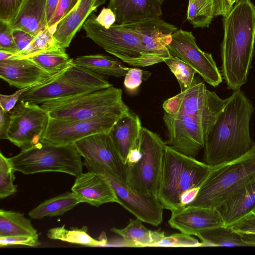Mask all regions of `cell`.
Instances as JSON below:
<instances>
[{"label": "cell", "mask_w": 255, "mask_h": 255, "mask_svg": "<svg viewBox=\"0 0 255 255\" xmlns=\"http://www.w3.org/2000/svg\"><path fill=\"white\" fill-rule=\"evenodd\" d=\"M254 111L240 89L234 91L206 137L203 162L213 166L236 159L253 146L249 131Z\"/></svg>", "instance_id": "6da1fadb"}, {"label": "cell", "mask_w": 255, "mask_h": 255, "mask_svg": "<svg viewBox=\"0 0 255 255\" xmlns=\"http://www.w3.org/2000/svg\"><path fill=\"white\" fill-rule=\"evenodd\" d=\"M223 23L221 72L227 88L234 91L247 82L252 67L255 44V5L250 0H239L223 17Z\"/></svg>", "instance_id": "7a4b0ae2"}, {"label": "cell", "mask_w": 255, "mask_h": 255, "mask_svg": "<svg viewBox=\"0 0 255 255\" xmlns=\"http://www.w3.org/2000/svg\"><path fill=\"white\" fill-rule=\"evenodd\" d=\"M211 166L166 145L157 197L171 212L184 207L196 196Z\"/></svg>", "instance_id": "3957f363"}, {"label": "cell", "mask_w": 255, "mask_h": 255, "mask_svg": "<svg viewBox=\"0 0 255 255\" xmlns=\"http://www.w3.org/2000/svg\"><path fill=\"white\" fill-rule=\"evenodd\" d=\"M255 181V143L241 157L211 166L194 199L188 205L215 209Z\"/></svg>", "instance_id": "277c9868"}, {"label": "cell", "mask_w": 255, "mask_h": 255, "mask_svg": "<svg viewBox=\"0 0 255 255\" xmlns=\"http://www.w3.org/2000/svg\"><path fill=\"white\" fill-rule=\"evenodd\" d=\"M39 105L49 117L64 121L92 118L101 115L130 112L122 98V90L113 86L88 93L52 99Z\"/></svg>", "instance_id": "5b68a950"}, {"label": "cell", "mask_w": 255, "mask_h": 255, "mask_svg": "<svg viewBox=\"0 0 255 255\" xmlns=\"http://www.w3.org/2000/svg\"><path fill=\"white\" fill-rule=\"evenodd\" d=\"M95 11L83 25L86 37L122 61L135 67H146L163 61L148 52L137 34L123 24H114L109 28L96 19Z\"/></svg>", "instance_id": "8992f818"}, {"label": "cell", "mask_w": 255, "mask_h": 255, "mask_svg": "<svg viewBox=\"0 0 255 255\" xmlns=\"http://www.w3.org/2000/svg\"><path fill=\"white\" fill-rule=\"evenodd\" d=\"M9 159L15 171L24 174L58 172L77 177L83 165L74 144L58 145L41 140Z\"/></svg>", "instance_id": "52a82bcc"}, {"label": "cell", "mask_w": 255, "mask_h": 255, "mask_svg": "<svg viewBox=\"0 0 255 255\" xmlns=\"http://www.w3.org/2000/svg\"><path fill=\"white\" fill-rule=\"evenodd\" d=\"M112 86L102 75L73 63L45 82L23 93L19 101L39 104L48 100L98 91Z\"/></svg>", "instance_id": "ba28073f"}, {"label": "cell", "mask_w": 255, "mask_h": 255, "mask_svg": "<svg viewBox=\"0 0 255 255\" xmlns=\"http://www.w3.org/2000/svg\"><path fill=\"white\" fill-rule=\"evenodd\" d=\"M166 145L158 134L142 128L138 143L140 157L127 164L126 183L130 189L140 194L157 196Z\"/></svg>", "instance_id": "9c48e42d"}, {"label": "cell", "mask_w": 255, "mask_h": 255, "mask_svg": "<svg viewBox=\"0 0 255 255\" xmlns=\"http://www.w3.org/2000/svg\"><path fill=\"white\" fill-rule=\"evenodd\" d=\"M228 101L194 78L186 90L166 100L162 107L168 114L187 115L212 128Z\"/></svg>", "instance_id": "30bf717a"}, {"label": "cell", "mask_w": 255, "mask_h": 255, "mask_svg": "<svg viewBox=\"0 0 255 255\" xmlns=\"http://www.w3.org/2000/svg\"><path fill=\"white\" fill-rule=\"evenodd\" d=\"M83 165L88 171L103 176L111 186L119 204L136 218L154 226H157L162 222L164 208L156 196L134 191L125 182L95 161L85 159Z\"/></svg>", "instance_id": "8fae6325"}, {"label": "cell", "mask_w": 255, "mask_h": 255, "mask_svg": "<svg viewBox=\"0 0 255 255\" xmlns=\"http://www.w3.org/2000/svg\"><path fill=\"white\" fill-rule=\"evenodd\" d=\"M130 112L110 113L92 118L64 121L50 117L41 140L58 145L74 144L92 134L110 132L115 125Z\"/></svg>", "instance_id": "7c38bea8"}, {"label": "cell", "mask_w": 255, "mask_h": 255, "mask_svg": "<svg viewBox=\"0 0 255 255\" xmlns=\"http://www.w3.org/2000/svg\"><path fill=\"white\" fill-rule=\"evenodd\" d=\"M9 113L11 122L7 139L21 150L41 140L50 119L47 111L38 104L19 100Z\"/></svg>", "instance_id": "4fadbf2b"}, {"label": "cell", "mask_w": 255, "mask_h": 255, "mask_svg": "<svg viewBox=\"0 0 255 255\" xmlns=\"http://www.w3.org/2000/svg\"><path fill=\"white\" fill-rule=\"evenodd\" d=\"M163 121L168 139L165 143L187 156L195 158L204 147L211 127L185 115L164 113Z\"/></svg>", "instance_id": "5bb4252c"}, {"label": "cell", "mask_w": 255, "mask_h": 255, "mask_svg": "<svg viewBox=\"0 0 255 255\" xmlns=\"http://www.w3.org/2000/svg\"><path fill=\"white\" fill-rule=\"evenodd\" d=\"M167 47L171 55L192 67L208 84L216 87L222 82L212 54L199 48L191 31L177 29L172 34V40Z\"/></svg>", "instance_id": "9a60e30c"}, {"label": "cell", "mask_w": 255, "mask_h": 255, "mask_svg": "<svg viewBox=\"0 0 255 255\" xmlns=\"http://www.w3.org/2000/svg\"><path fill=\"white\" fill-rule=\"evenodd\" d=\"M74 145L81 156L97 162L126 183L127 165L123 162L110 132L91 135L76 141Z\"/></svg>", "instance_id": "2e32d148"}, {"label": "cell", "mask_w": 255, "mask_h": 255, "mask_svg": "<svg viewBox=\"0 0 255 255\" xmlns=\"http://www.w3.org/2000/svg\"><path fill=\"white\" fill-rule=\"evenodd\" d=\"M124 25L137 34L150 53L163 62L171 56L167 46L172 40V34L177 30L175 25L160 17L146 18Z\"/></svg>", "instance_id": "e0dca14e"}, {"label": "cell", "mask_w": 255, "mask_h": 255, "mask_svg": "<svg viewBox=\"0 0 255 255\" xmlns=\"http://www.w3.org/2000/svg\"><path fill=\"white\" fill-rule=\"evenodd\" d=\"M168 223L172 228L190 236H196L206 229L224 227L215 209L189 206L172 212Z\"/></svg>", "instance_id": "ac0fdd59"}, {"label": "cell", "mask_w": 255, "mask_h": 255, "mask_svg": "<svg viewBox=\"0 0 255 255\" xmlns=\"http://www.w3.org/2000/svg\"><path fill=\"white\" fill-rule=\"evenodd\" d=\"M54 75L46 72L28 58L12 56L8 60L0 61V78L19 89L43 83Z\"/></svg>", "instance_id": "d6986e66"}, {"label": "cell", "mask_w": 255, "mask_h": 255, "mask_svg": "<svg viewBox=\"0 0 255 255\" xmlns=\"http://www.w3.org/2000/svg\"><path fill=\"white\" fill-rule=\"evenodd\" d=\"M71 190L82 203H87L96 207L108 203L119 204L107 180L102 175L94 171L82 172L76 177Z\"/></svg>", "instance_id": "ffe728a7"}, {"label": "cell", "mask_w": 255, "mask_h": 255, "mask_svg": "<svg viewBox=\"0 0 255 255\" xmlns=\"http://www.w3.org/2000/svg\"><path fill=\"white\" fill-rule=\"evenodd\" d=\"M107 0H79L72 10L56 24L53 36L58 47L66 49L89 15Z\"/></svg>", "instance_id": "44dd1931"}, {"label": "cell", "mask_w": 255, "mask_h": 255, "mask_svg": "<svg viewBox=\"0 0 255 255\" xmlns=\"http://www.w3.org/2000/svg\"><path fill=\"white\" fill-rule=\"evenodd\" d=\"M160 0H110L108 7L114 13L118 24H125L162 15Z\"/></svg>", "instance_id": "7402d4cb"}, {"label": "cell", "mask_w": 255, "mask_h": 255, "mask_svg": "<svg viewBox=\"0 0 255 255\" xmlns=\"http://www.w3.org/2000/svg\"><path fill=\"white\" fill-rule=\"evenodd\" d=\"M221 217L224 227L234 224L255 213V181L215 209Z\"/></svg>", "instance_id": "603a6c76"}, {"label": "cell", "mask_w": 255, "mask_h": 255, "mask_svg": "<svg viewBox=\"0 0 255 255\" xmlns=\"http://www.w3.org/2000/svg\"><path fill=\"white\" fill-rule=\"evenodd\" d=\"M142 128L138 115L130 113L121 118L110 131L114 143L126 165L130 152L138 146Z\"/></svg>", "instance_id": "cb8c5ba5"}, {"label": "cell", "mask_w": 255, "mask_h": 255, "mask_svg": "<svg viewBox=\"0 0 255 255\" xmlns=\"http://www.w3.org/2000/svg\"><path fill=\"white\" fill-rule=\"evenodd\" d=\"M46 0H22L14 19L12 29H20L34 36L47 27Z\"/></svg>", "instance_id": "d4e9b609"}, {"label": "cell", "mask_w": 255, "mask_h": 255, "mask_svg": "<svg viewBox=\"0 0 255 255\" xmlns=\"http://www.w3.org/2000/svg\"><path fill=\"white\" fill-rule=\"evenodd\" d=\"M142 222L137 218L129 219L128 224L124 228H113L111 231L120 235L128 246L154 247L165 237L164 231L149 230L145 227Z\"/></svg>", "instance_id": "484cf974"}, {"label": "cell", "mask_w": 255, "mask_h": 255, "mask_svg": "<svg viewBox=\"0 0 255 255\" xmlns=\"http://www.w3.org/2000/svg\"><path fill=\"white\" fill-rule=\"evenodd\" d=\"M73 63L101 75L119 78L125 77L129 69L118 59L100 54L78 56Z\"/></svg>", "instance_id": "4316f807"}, {"label": "cell", "mask_w": 255, "mask_h": 255, "mask_svg": "<svg viewBox=\"0 0 255 255\" xmlns=\"http://www.w3.org/2000/svg\"><path fill=\"white\" fill-rule=\"evenodd\" d=\"M81 203V200L73 192H66L41 203L30 211L28 215L33 219L60 216Z\"/></svg>", "instance_id": "83f0119b"}, {"label": "cell", "mask_w": 255, "mask_h": 255, "mask_svg": "<svg viewBox=\"0 0 255 255\" xmlns=\"http://www.w3.org/2000/svg\"><path fill=\"white\" fill-rule=\"evenodd\" d=\"M38 235L31 221L23 214L13 211L0 210V237Z\"/></svg>", "instance_id": "f1b7e54d"}, {"label": "cell", "mask_w": 255, "mask_h": 255, "mask_svg": "<svg viewBox=\"0 0 255 255\" xmlns=\"http://www.w3.org/2000/svg\"><path fill=\"white\" fill-rule=\"evenodd\" d=\"M203 247L249 246L242 239L240 234L230 228L220 227L203 230L196 235Z\"/></svg>", "instance_id": "f546056e"}, {"label": "cell", "mask_w": 255, "mask_h": 255, "mask_svg": "<svg viewBox=\"0 0 255 255\" xmlns=\"http://www.w3.org/2000/svg\"><path fill=\"white\" fill-rule=\"evenodd\" d=\"M38 67L47 73L54 75L60 73L73 64L66 49L58 48L42 52L29 58Z\"/></svg>", "instance_id": "4dcf8cb0"}, {"label": "cell", "mask_w": 255, "mask_h": 255, "mask_svg": "<svg viewBox=\"0 0 255 255\" xmlns=\"http://www.w3.org/2000/svg\"><path fill=\"white\" fill-rule=\"evenodd\" d=\"M47 235L50 239L58 240L89 247L104 246L107 244L106 238L97 240L92 238L87 233L86 227H83L81 229L67 230L64 225L61 227L50 229L48 231Z\"/></svg>", "instance_id": "1f68e13d"}, {"label": "cell", "mask_w": 255, "mask_h": 255, "mask_svg": "<svg viewBox=\"0 0 255 255\" xmlns=\"http://www.w3.org/2000/svg\"><path fill=\"white\" fill-rule=\"evenodd\" d=\"M58 48L53 36V32L48 27L42 30L24 50L13 57L19 58H29L37 54Z\"/></svg>", "instance_id": "d6a6232c"}, {"label": "cell", "mask_w": 255, "mask_h": 255, "mask_svg": "<svg viewBox=\"0 0 255 255\" xmlns=\"http://www.w3.org/2000/svg\"><path fill=\"white\" fill-rule=\"evenodd\" d=\"M175 75L180 87V92L186 90L192 83L196 70L180 58L171 55L164 60Z\"/></svg>", "instance_id": "836d02e7"}, {"label": "cell", "mask_w": 255, "mask_h": 255, "mask_svg": "<svg viewBox=\"0 0 255 255\" xmlns=\"http://www.w3.org/2000/svg\"><path fill=\"white\" fill-rule=\"evenodd\" d=\"M15 171L9 158L0 152V198L4 199L17 191L13 184Z\"/></svg>", "instance_id": "e575fe53"}, {"label": "cell", "mask_w": 255, "mask_h": 255, "mask_svg": "<svg viewBox=\"0 0 255 255\" xmlns=\"http://www.w3.org/2000/svg\"><path fill=\"white\" fill-rule=\"evenodd\" d=\"M154 247H203L202 242L186 234L176 233L165 236Z\"/></svg>", "instance_id": "d590c367"}, {"label": "cell", "mask_w": 255, "mask_h": 255, "mask_svg": "<svg viewBox=\"0 0 255 255\" xmlns=\"http://www.w3.org/2000/svg\"><path fill=\"white\" fill-rule=\"evenodd\" d=\"M9 23L0 20V50L13 55L18 53Z\"/></svg>", "instance_id": "8d00e7d4"}, {"label": "cell", "mask_w": 255, "mask_h": 255, "mask_svg": "<svg viewBox=\"0 0 255 255\" xmlns=\"http://www.w3.org/2000/svg\"><path fill=\"white\" fill-rule=\"evenodd\" d=\"M79 0H59L55 12L47 24V27L53 32L56 24L75 6Z\"/></svg>", "instance_id": "74e56055"}, {"label": "cell", "mask_w": 255, "mask_h": 255, "mask_svg": "<svg viewBox=\"0 0 255 255\" xmlns=\"http://www.w3.org/2000/svg\"><path fill=\"white\" fill-rule=\"evenodd\" d=\"M38 235L35 236H13L0 237V248L10 245L36 247L39 245Z\"/></svg>", "instance_id": "f35d334b"}, {"label": "cell", "mask_w": 255, "mask_h": 255, "mask_svg": "<svg viewBox=\"0 0 255 255\" xmlns=\"http://www.w3.org/2000/svg\"><path fill=\"white\" fill-rule=\"evenodd\" d=\"M22 0H0V20L10 23L15 16Z\"/></svg>", "instance_id": "ab89813d"}, {"label": "cell", "mask_w": 255, "mask_h": 255, "mask_svg": "<svg viewBox=\"0 0 255 255\" xmlns=\"http://www.w3.org/2000/svg\"><path fill=\"white\" fill-rule=\"evenodd\" d=\"M144 73L138 68H129L124 78L125 88L129 91L136 90L142 83Z\"/></svg>", "instance_id": "60d3db41"}, {"label": "cell", "mask_w": 255, "mask_h": 255, "mask_svg": "<svg viewBox=\"0 0 255 255\" xmlns=\"http://www.w3.org/2000/svg\"><path fill=\"white\" fill-rule=\"evenodd\" d=\"M42 84V83H41ZM39 85V84H38ZM20 89L10 95H0V107L5 112L9 113L15 106L19 101L20 96L26 91L37 86Z\"/></svg>", "instance_id": "b9f144b4"}, {"label": "cell", "mask_w": 255, "mask_h": 255, "mask_svg": "<svg viewBox=\"0 0 255 255\" xmlns=\"http://www.w3.org/2000/svg\"><path fill=\"white\" fill-rule=\"evenodd\" d=\"M229 228L239 234H255V213Z\"/></svg>", "instance_id": "7bdbcfd3"}, {"label": "cell", "mask_w": 255, "mask_h": 255, "mask_svg": "<svg viewBox=\"0 0 255 255\" xmlns=\"http://www.w3.org/2000/svg\"><path fill=\"white\" fill-rule=\"evenodd\" d=\"M204 8L213 12L214 16L226 15L225 0H192Z\"/></svg>", "instance_id": "ee69618b"}, {"label": "cell", "mask_w": 255, "mask_h": 255, "mask_svg": "<svg viewBox=\"0 0 255 255\" xmlns=\"http://www.w3.org/2000/svg\"><path fill=\"white\" fill-rule=\"evenodd\" d=\"M13 36L18 53L25 49L35 36L20 29H13Z\"/></svg>", "instance_id": "f6af8a7d"}, {"label": "cell", "mask_w": 255, "mask_h": 255, "mask_svg": "<svg viewBox=\"0 0 255 255\" xmlns=\"http://www.w3.org/2000/svg\"><path fill=\"white\" fill-rule=\"evenodd\" d=\"M96 19L102 26L106 28H109L116 21L114 13L108 7H104L98 16H97Z\"/></svg>", "instance_id": "bcb514c9"}, {"label": "cell", "mask_w": 255, "mask_h": 255, "mask_svg": "<svg viewBox=\"0 0 255 255\" xmlns=\"http://www.w3.org/2000/svg\"><path fill=\"white\" fill-rule=\"evenodd\" d=\"M11 118L8 113L4 111L1 108L0 109V138L1 139L7 138V134L10 127Z\"/></svg>", "instance_id": "7dc6e473"}, {"label": "cell", "mask_w": 255, "mask_h": 255, "mask_svg": "<svg viewBox=\"0 0 255 255\" xmlns=\"http://www.w3.org/2000/svg\"><path fill=\"white\" fill-rule=\"evenodd\" d=\"M244 242L249 246H255V234H240Z\"/></svg>", "instance_id": "c3c4849f"}, {"label": "cell", "mask_w": 255, "mask_h": 255, "mask_svg": "<svg viewBox=\"0 0 255 255\" xmlns=\"http://www.w3.org/2000/svg\"><path fill=\"white\" fill-rule=\"evenodd\" d=\"M239 0H225V10L226 15L230 12L233 6Z\"/></svg>", "instance_id": "681fc988"}, {"label": "cell", "mask_w": 255, "mask_h": 255, "mask_svg": "<svg viewBox=\"0 0 255 255\" xmlns=\"http://www.w3.org/2000/svg\"><path fill=\"white\" fill-rule=\"evenodd\" d=\"M13 55L12 54L0 50V61L8 60Z\"/></svg>", "instance_id": "f907efd6"}, {"label": "cell", "mask_w": 255, "mask_h": 255, "mask_svg": "<svg viewBox=\"0 0 255 255\" xmlns=\"http://www.w3.org/2000/svg\"><path fill=\"white\" fill-rule=\"evenodd\" d=\"M162 2L165 0H160Z\"/></svg>", "instance_id": "816d5d0a"}]
</instances>
